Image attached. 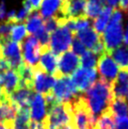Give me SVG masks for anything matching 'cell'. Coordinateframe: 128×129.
Masks as SVG:
<instances>
[{
  "label": "cell",
  "mask_w": 128,
  "mask_h": 129,
  "mask_svg": "<svg viewBox=\"0 0 128 129\" xmlns=\"http://www.w3.org/2000/svg\"><path fill=\"white\" fill-rule=\"evenodd\" d=\"M73 33L66 26H59L50 34V50L57 57L71 50Z\"/></svg>",
  "instance_id": "8992f818"
},
{
  "label": "cell",
  "mask_w": 128,
  "mask_h": 129,
  "mask_svg": "<svg viewBox=\"0 0 128 129\" xmlns=\"http://www.w3.org/2000/svg\"><path fill=\"white\" fill-rule=\"evenodd\" d=\"M80 66V57L69 50L57 57V79L62 76H71L72 74Z\"/></svg>",
  "instance_id": "8fae6325"
},
{
  "label": "cell",
  "mask_w": 128,
  "mask_h": 129,
  "mask_svg": "<svg viewBox=\"0 0 128 129\" xmlns=\"http://www.w3.org/2000/svg\"><path fill=\"white\" fill-rule=\"evenodd\" d=\"M86 3L87 0H62L60 16L63 18L74 20L86 17Z\"/></svg>",
  "instance_id": "4fadbf2b"
},
{
  "label": "cell",
  "mask_w": 128,
  "mask_h": 129,
  "mask_svg": "<svg viewBox=\"0 0 128 129\" xmlns=\"http://www.w3.org/2000/svg\"><path fill=\"white\" fill-rule=\"evenodd\" d=\"M70 77L77 91L79 93H84L96 80L97 71L95 68L86 69L78 67Z\"/></svg>",
  "instance_id": "30bf717a"
},
{
  "label": "cell",
  "mask_w": 128,
  "mask_h": 129,
  "mask_svg": "<svg viewBox=\"0 0 128 129\" xmlns=\"http://www.w3.org/2000/svg\"><path fill=\"white\" fill-rule=\"evenodd\" d=\"M94 129H115V116L109 108L96 119Z\"/></svg>",
  "instance_id": "cb8c5ba5"
},
{
  "label": "cell",
  "mask_w": 128,
  "mask_h": 129,
  "mask_svg": "<svg viewBox=\"0 0 128 129\" xmlns=\"http://www.w3.org/2000/svg\"><path fill=\"white\" fill-rule=\"evenodd\" d=\"M62 0H43L40 6V15L43 19L51 17H61L60 10Z\"/></svg>",
  "instance_id": "ffe728a7"
},
{
  "label": "cell",
  "mask_w": 128,
  "mask_h": 129,
  "mask_svg": "<svg viewBox=\"0 0 128 129\" xmlns=\"http://www.w3.org/2000/svg\"><path fill=\"white\" fill-rule=\"evenodd\" d=\"M30 112L29 108H21L16 112L14 119V129H30Z\"/></svg>",
  "instance_id": "d4e9b609"
},
{
  "label": "cell",
  "mask_w": 128,
  "mask_h": 129,
  "mask_svg": "<svg viewBox=\"0 0 128 129\" xmlns=\"http://www.w3.org/2000/svg\"><path fill=\"white\" fill-rule=\"evenodd\" d=\"M127 32H128V30H127Z\"/></svg>",
  "instance_id": "ab89813d"
},
{
  "label": "cell",
  "mask_w": 128,
  "mask_h": 129,
  "mask_svg": "<svg viewBox=\"0 0 128 129\" xmlns=\"http://www.w3.org/2000/svg\"><path fill=\"white\" fill-rule=\"evenodd\" d=\"M96 67V71H98L99 75H101V78L112 85L119 72V67L113 60V58L107 53L104 52L97 58Z\"/></svg>",
  "instance_id": "9c48e42d"
},
{
  "label": "cell",
  "mask_w": 128,
  "mask_h": 129,
  "mask_svg": "<svg viewBox=\"0 0 128 129\" xmlns=\"http://www.w3.org/2000/svg\"><path fill=\"white\" fill-rule=\"evenodd\" d=\"M120 0H106V3H107L109 5V7L111 8H116L117 7L118 3Z\"/></svg>",
  "instance_id": "8d00e7d4"
},
{
  "label": "cell",
  "mask_w": 128,
  "mask_h": 129,
  "mask_svg": "<svg viewBox=\"0 0 128 129\" xmlns=\"http://www.w3.org/2000/svg\"><path fill=\"white\" fill-rule=\"evenodd\" d=\"M73 36L76 37L83 43L86 49L89 51H92L98 43L103 42L102 35L98 34L92 27H89V28L81 30V31H77Z\"/></svg>",
  "instance_id": "d6986e66"
},
{
  "label": "cell",
  "mask_w": 128,
  "mask_h": 129,
  "mask_svg": "<svg viewBox=\"0 0 128 129\" xmlns=\"http://www.w3.org/2000/svg\"><path fill=\"white\" fill-rule=\"evenodd\" d=\"M113 57V60L116 62L120 69H128V47L121 45L120 47L113 50L109 55Z\"/></svg>",
  "instance_id": "484cf974"
},
{
  "label": "cell",
  "mask_w": 128,
  "mask_h": 129,
  "mask_svg": "<svg viewBox=\"0 0 128 129\" xmlns=\"http://www.w3.org/2000/svg\"><path fill=\"white\" fill-rule=\"evenodd\" d=\"M113 9L114 8L106 6L104 8L103 11H102V12L93 20V29L100 35L103 34L104 30L107 27L108 21H109V18L111 16V13L113 11Z\"/></svg>",
  "instance_id": "44dd1931"
},
{
  "label": "cell",
  "mask_w": 128,
  "mask_h": 129,
  "mask_svg": "<svg viewBox=\"0 0 128 129\" xmlns=\"http://www.w3.org/2000/svg\"><path fill=\"white\" fill-rule=\"evenodd\" d=\"M119 8L120 10L124 11L125 13L128 12V0H120L119 1Z\"/></svg>",
  "instance_id": "e575fe53"
},
{
  "label": "cell",
  "mask_w": 128,
  "mask_h": 129,
  "mask_svg": "<svg viewBox=\"0 0 128 129\" xmlns=\"http://www.w3.org/2000/svg\"><path fill=\"white\" fill-rule=\"evenodd\" d=\"M82 95L95 119L109 108V105L113 98L111 85L102 78L96 79L92 85L82 93Z\"/></svg>",
  "instance_id": "6da1fadb"
},
{
  "label": "cell",
  "mask_w": 128,
  "mask_h": 129,
  "mask_svg": "<svg viewBox=\"0 0 128 129\" xmlns=\"http://www.w3.org/2000/svg\"><path fill=\"white\" fill-rule=\"evenodd\" d=\"M98 56L92 53L91 51L87 50L86 53L80 57V65L83 68L86 69H92L96 67Z\"/></svg>",
  "instance_id": "f1b7e54d"
},
{
  "label": "cell",
  "mask_w": 128,
  "mask_h": 129,
  "mask_svg": "<svg viewBox=\"0 0 128 129\" xmlns=\"http://www.w3.org/2000/svg\"><path fill=\"white\" fill-rule=\"evenodd\" d=\"M29 112L31 121L37 122H43L47 114V108L45 100L43 94L38 92L34 93L30 105H29Z\"/></svg>",
  "instance_id": "9a60e30c"
},
{
  "label": "cell",
  "mask_w": 128,
  "mask_h": 129,
  "mask_svg": "<svg viewBox=\"0 0 128 129\" xmlns=\"http://www.w3.org/2000/svg\"><path fill=\"white\" fill-rule=\"evenodd\" d=\"M44 28L47 32L51 34L52 32H54L57 27H59V22H58V18L57 17H51V18L45 19V21L43 23Z\"/></svg>",
  "instance_id": "4dcf8cb0"
},
{
  "label": "cell",
  "mask_w": 128,
  "mask_h": 129,
  "mask_svg": "<svg viewBox=\"0 0 128 129\" xmlns=\"http://www.w3.org/2000/svg\"><path fill=\"white\" fill-rule=\"evenodd\" d=\"M111 90L113 97L128 102V69H119L117 77L111 85Z\"/></svg>",
  "instance_id": "2e32d148"
},
{
  "label": "cell",
  "mask_w": 128,
  "mask_h": 129,
  "mask_svg": "<svg viewBox=\"0 0 128 129\" xmlns=\"http://www.w3.org/2000/svg\"><path fill=\"white\" fill-rule=\"evenodd\" d=\"M123 39V29L121 23L111 24L108 23L105 32L102 34V41H103L105 52L110 55V53L116 48L121 46Z\"/></svg>",
  "instance_id": "52a82bcc"
},
{
  "label": "cell",
  "mask_w": 128,
  "mask_h": 129,
  "mask_svg": "<svg viewBox=\"0 0 128 129\" xmlns=\"http://www.w3.org/2000/svg\"><path fill=\"white\" fill-rule=\"evenodd\" d=\"M9 96L4 92L3 90L0 87V102H9Z\"/></svg>",
  "instance_id": "d590c367"
},
{
  "label": "cell",
  "mask_w": 128,
  "mask_h": 129,
  "mask_svg": "<svg viewBox=\"0 0 128 129\" xmlns=\"http://www.w3.org/2000/svg\"><path fill=\"white\" fill-rule=\"evenodd\" d=\"M0 58H3L11 69L17 71L24 64L21 43L11 39H0Z\"/></svg>",
  "instance_id": "277c9868"
},
{
  "label": "cell",
  "mask_w": 128,
  "mask_h": 129,
  "mask_svg": "<svg viewBox=\"0 0 128 129\" xmlns=\"http://www.w3.org/2000/svg\"><path fill=\"white\" fill-rule=\"evenodd\" d=\"M109 109L115 117H123L128 116V102L121 98H112Z\"/></svg>",
  "instance_id": "4316f807"
},
{
  "label": "cell",
  "mask_w": 128,
  "mask_h": 129,
  "mask_svg": "<svg viewBox=\"0 0 128 129\" xmlns=\"http://www.w3.org/2000/svg\"><path fill=\"white\" fill-rule=\"evenodd\" d=\"M38 67L43 72L53 75L57 78V57L50 49L41 53Z\"/></svg>",
  "instance_id": "ac0fdd59"
},
{
  "label": "cell",
  "mask_w": 128,
  "mask_h": 129,
  "mask_svg": "<svg viewBox=\"0 0 128 129\" xmlns=\"http://www.w3.org/2000/svg\"><path fill=\"white\" fill-rule=\"evenodd\" d=\"M26 28L24 23H17L11 25V32H10V39L13 42L21 43L26 36Z\"/></svg>",
  "instance_id": "83f0119b"
},
{
  "label": "cell",
  "mask_w": 128,
  "mask_h": 129,
  "mask_svg": "<svg viewBox=\"0 0 128 129\" xmlns=\"http://www.w3.org/2000/svg\"><path fill=\"white\" fill-rule=\"evenodd\" d=\"M71 104L57 103L47 110L43 121L45 129H58L60 126L71 122Z\"/></svg>",
  "instance_id": "3957f363"
},
{
  "label": "cell",
  "mask_w": 128,
  "mask_h": 129,
  "mask_svg": "<svg viewBox=\"0 0 128 129\" xmlns=\"http://www.w3.org/2000/svg\"><path fill=\"white\" fill-rule=\"evenodd\" d=\"M11 129H14V128H11Z\"/></svg>",
  "instance_id": "f35d334b"
},
{
  "label": "cell",
  "mask_w": 128,
  "mask_h": 129,
  "mask_svg": "<svg viewBox=\"0 0 128 129\" xmlns=\"http://www.w3.org/2000/svg\"><path fill=\"white\" fill-rule=\"evenodd\" d=\"M71 51H73L75 55H77L78 57H81L86 53V47L83 45V43L79 41L76 37L73 36V41H72L71 45Z\"/></svg>",
  "instance_id": "f546056e"
},
{
  "label": "cell",
  "mask_w": 128,
  "mask_h": 129,
  "mask_svg": "<svg viewBox=\"0 0 128 129\" xmlns=\"http://www.w3.org/2000/svg\"><path fill=\"white\" fill-rule=\"evenodd\" d=\"M21 86V77L15 70L10 69L4 72L0 77V87L8 96Z\"/></svg>",
  "instance_id": "e0dca14e"
},
{
  "label": "cell",
  "mask_w": 128,
  "mask_h": 129,
  "mask_svg": "<svg viewBox=\"0 0 128 129\" xmlns=\"http://www.w3.org/2000/svg\"><path fill=\"white\" fill-rule=\"evenodd\" d=\"M27 1H28L29 5L31 6L33 11H36L40 9V6H41V3L43 0H27Z\"/></svg>",
  "instance_id": "d6a6232c"
},
{
  "label": "cell",
  "mask_w": 128,
  "mask_h": 129,
  "mask_svg": "<svg viewBox=\"0 0 128 129\" xmlns=\"http://www.w3.org/2000/svg\"><path fill=\"white\" fill-rule=\"evenodd\" d=\"M58 129H75V128H74V126L72 124V122H69V123H66V124L60 126Z\"/></svg>",
  "instance_id": "74e56055"
},
{
  "label": "cell",
  "mask_w": 128,
  "mask_h": 129,
  "mask_svg": "<svg viewBox=\"0 0 128 129\" xmlns=\"http://www.w3.org/2000/svg\"><path fill=\"white\" fill-rule=\"evenodd\" d=\"M6 16H7V11H6V5L5 2L2 1L0 3V20H6Z\"/></svg>",
  "instance_id": "836d02e7"
},
{
  "label": "cell",
  "mask_w": 128,
  "mask_h": 129,
  "mask_svg": "<svg viewBox=\"0 0 128 129\" xmlns=\"http://www.w3.org/2000/svg\"><path fill=\"white\" fill-rule=\"evenodd\" d=\"M71 104V122L75 129H94L96 119L93 117L85 98L80 94Z\"/></svg>",
  "instance_id": "7a4b0ae2"
},
{
  "label": "cell",
  "mask_w": 128,
  "mask_h": 129,
  "mask_svg": "<svg viewBox=\"0 0 128 129\" xmlns=\"http://www.w3.org/2000/svg\"><path fill=\"white\" fill-rule=\"evenodd\" d=\"M115 129H128V116L115 117Z\"/></svg>",
  "instance_id": "1f68e13d"
},
{
  "label": "cell",
  "mask_w": 128,
  "mask_h": 129,
  "mask_svg": "<svg viewBox=\"0 0 128 129\" xmlns=\"http://www.w3.org/2000/svg\"><path fill=\"white\" fill-rule=\"evenodd\" d=\"M34 93L35 91L33 89H30L25 86H21L9 95V100L11 107L17 112L21 108H29V105L34 96Z\"/></svg>",
  "instance_id": "5bb4252c"
},
{
  "label": "cell",
  "mask_w": 128,
  "mask_h": 129,
  "mask_svg": "<svg viewBox=\"0 0 128 129\" xmlns=\"http://www.w3.org/2000/svg\"><path fill=\"white\" fill-rule=\"evenodd\" d=\"M106 7V0H87L85 16L88 19H94L102 12Z\"/></svg>",
  "instance_id": "603a6c76"
},
{
  "label": "cell",
  "mask_w": 128,
  "mask_h": 129,
  "mask_svg": "<svg viewBox=\"0 0 128 129\" xmlns=\"http://www.w3.org/2000/svg\"><path fill=\"white\" fill-rule=\"evenodd\" d=\"M52 93L58 103H71L80 95L70 76L57 78Z\"/></svg>",
  "instance_id": "5b68a950"
},
{
  "label": "cell",
  "mask_w": 128,
  "mask_h": 129,
  "mask_svg": "<svg viewBox=\"0 0 128 129\" xmlns=\"http://www.w3.org/2000/svg\"><path fill=\"white\" fill-rule=\"evenodd\" d=\"M21 50L25 64L32 68L38 65L42 49L39 41L36 39L35 36L29 35L24 42H22Z\"/></svg>",
  "instance_id": "ba28073f"
},
{
  "label": "cell",
  "mask_w": 128,
  "mask_h": 129,
  "mask_svg": "<svg viewBox=\"0 0 128 129\" xmlns=\"http://www.w3.org/2000/svg\"><path fill=\"white\" fill-rule=\"evenodd\" d=\"M57 78L53 75L43 72L38 67H33V89L34 91L41 94H46L52 91Z\"/></svg>",
  "instance_id": "7c38bea8"
},
{
  "label": "cell",
  "mask_w": 128,
  "mask_h": 129,
  "mask_svg": "<svg viewBox=\"0 0 128 129\" xmlns=\"http://www.w3.org/2000/svg\"><path fill=\"white\" fill-rule=\"evenodd\" d=\"M25 28H26V33L28 35H34L41 27L43 26V17L40 15L38 11H33L27 16L25 19Z\"/></svg>",
  "instance_id": "7402d4cb"
}]
</instances>
